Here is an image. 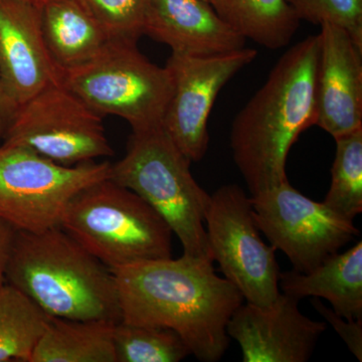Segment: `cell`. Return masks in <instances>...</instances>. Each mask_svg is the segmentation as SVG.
Wrapping results in <instances>:
<instances>
[{
  "instance_id": "1",
  "label": "cell",
  "mask_w": 362,
  "mask_h": 362,
  "mask_svg": "<svg viewBox=\"0 0 362 362\" xmlns=\"http://www.w3.org/2000/svg\"><path fill=\"white\" fill-rule=\"evenodd\" d=\"M112 272L122 322L175 331L199 361L223 358L230 345L226 325L244 297L213 262L183 254Z\"/></svg>"
},
{
  "instance_id": "2",
  "label": "cell",
  "mask_w": 362,
  "mask_h": 362,
  "mask_svg": "<svg viewBox=\"0 0 362 362\" xmlns=\"http://www.w3.org/2000/svg\"><path fill=\"white\" fill-rule=\"evenodd\" d=\"M319 52V35L293 45L233 120V160L252 195L288 180L290 149L305 130L315 125Z\"/></svg>"
},
{
  "instance_id": "3",
  "label": "cell",
  "mask_w": 362,
  "mask_h": 362,
  "mask_svg": "<svg viewBox=\"0 0 362 362\" xmlns=\"http://www.w3.org/2000/svg\"><path fill=\"white\" fill-rule=\"evenodd\" d=\"M6 279L49 317L122 320L113 272L61 226L16 230Z\"/></svg>"
},
{
  "instance_id": "4",
  "label": "cell",
  "mask_w": 362,
  "mask_h": 362,
  "mask_svg": "<svg viewBox=\"0 0 362 362\" xmlns=\"http://www.w3.org/2000/svg\"><path fill=\"white\" fill-rule=\"evenodd\" d=\"M59 226L111 270L173 257L168 223L142 197L110 178L76 194Z\"/></svg>"
},
{
  "instance_id": "5",
  "label": "cell",
  "mask_w": 362,
  "mask_h": 362,
  "mask_svg": "<svg viewBox=\"0 0 362 362\" xmlns=\"http://www.w3.org/2000/svg\"><path fill=\"white\" fill-rule=\"evenodd\" d=\"M190 164L162 128L132 132L126 156L111 164L110 180L160 214L180 240L183 254L213 262L204 226L211 194L194 180Z\"/></svg>"
},
{
  "instance_id": "6",
  "label": "cell",
  "mask_w": 362,
  "mask_h": 362,
  "mask_svg": "<svg viewBox=\"0 0 362 362\" xmlns=\"http://www.w3.org/2000/svg\"><path fill=\"white\" fill-rule=\"evenodd\" d=\"M62 83L99 115L124 119L132 132L161 128L173 89L168 68L129 40H108L90 61L63 70Z\"/></svg>"
},
{
  "instance_id": "7",
  "label": "cell",
  "mask_w": 362,
  "mask_h": 362,
  "mask_svg": "<svg viewBox=\"0 0 362 362\" xmlns=\"http://www.w3.org/2000/svg\"><path fill=\"white\" fill-rule=\"evenodd\" d=\"M110 171L108 161L62 165L28 147L0 143V218L18 232L59 226L71 199L110 178Z\"/></svg>"
},
{
  "instance_id": "8",
  "label": "cell",
  "mask_w": 362,
  "mask_h": 362,
  "mask_svg": "<svg viewBox=\"0 0 362 362\" xmlns=\"http://www.w3.org/2000/svg\"><path fill=\"white\" fill-rule=\"evenodd\" d=\"M207 245L223 277L247 303L270 306L280 295L276 251L262 239L251 199L237 185H223L211 195L206 216Z\"/></svg>"
},
{
  "instance_id": "9",
  "label": "cell",
  "mask_w": 362,
  "mask_h": 362,
  "mask_svg": "<svg viewBox=\"0 0 362 362\" xmlns=\"http://www.w3.org/2000/svg\"><path fill=\"white\" fill-rule=\"evenodd\" d=\"M2 143L28 147L66 166L114 154L103 117L63 83L47 88L18 106Z\"/></svg>"
},
{
  "instance_id": "10",
  "label": "cell",
  "mask_w": 362,
  "mask_h": 362,
  "mask_svg": "<svg viewBox=\"0 0 362 362\" xmlns=\"http://www.w3.org/2000/svg\"><path fill=\"white\" fill-rule=\"evenodd\" d=\"M250 199L259 232L301 273L313 270L359 235L354 220L312 201L288 180Z\"/></svg>"
},
{
  "instance_id": "11",
  "label": "cell",
  "mask_w": 362,
  "mask_h": 362,
  "mask_svg": "<svg viewBox=\"0 0 362 362\" xmlns=\"http://www.w3.org/2000/svg\"><path fill=\"white\" fill-rule=\"evenodd\" d=\"M256 49L213 56L173 52L166 68L173 78V94L161 128L192 162L201 161L209 148V114L223 86L256 59Z\"/></svg>"
},
{
  "instance_id": "12",
  "label": "cell",
  "mask_w": 362,
  "mask_h": 362,
  "mask_svg": "<svg viewBox=\"0 0 362 362\" xmlns=\"http://www.w3.org/2000/svg\"><path fill=\"white\" fill-rule=\"evenodd\" d=\"M299 301L280 293L270 306L240 304L226 333L239 343L244 362H306L327 324L312 320Z\"/></svg>"
},
{
  "instance_id": "13",
  "label": "cell",
  "mask_w": 362,
  "mask_h": 362,
  "mask_svg": "<svg viewBox=\"0 0 362 362\" xmlns=\"http://www.w3.org/2000/svg\"><path fill=\"white\" fill-rule=\"evenodd\" d=\"M62 78L45 42L39 4L0 0V82L13 110Z\"/></svg>"
},
{
  "instance_id": "14",
  "label": "cell",
  "mask_w": 362,
  "mask_h": 362,
  "mask_svg": "<svg viewBox=\"0 0 362 362\" xmlns=\"http://www.w3.org/2000/svg\"><path fill=\"white\" fill-rule=\"evenodd\" d=\"M320 26L315 125L337 138L362 127V47L339 26Z\"/></svg>"
},
{
  "instance_id": "15",
  "label": "cell",
  "mask_w": 362,
  "mask_h": 362,
  "mask_svg": "<svg viewBox=\"0 0 362 362\" xmlns=\"http://www.w3.org/2000/svg\"><path fill=\"white\" fill-rule=\"evenodd\" d=\"M144 35L175 54L213 56L246 47L207 0H149Z\"/></svg>"
},
{
  "instance_id": "16",
  "label": "cell",
  "mask_w": 362,
  "mask_h": 362,
  "mask_svg": "<svg viewBox=\"0 0 362 362\" xmlns=\"http://www.w3.org/2000/svg\"><path fill=\"white\" fill-rule=\"evenodd\" d=\"M279 288L283 294L303 299L324 298L338 315L362 319V242L337 252L308 273L281 272Z\"/></svg>"
},
{
  "instance_id": "17",
  "label": "cell",
  "mask_w": 362,
  "mask_h": 362,
  "mask_svg": "<svg viewBox=\"0 0 362 362\" xmlns=\"http://www.w3.org/2000/svg\"><path fill=\"white\" fill-rule=\"evenodd\" d=\"M39 6L45 42L62 70L90 61L109 40L78 0H47Z\"/></svg>"
},
{
  "instance_id": "18",
  "label": "cell",
  "mask_w": 362,
  "mask_h": 362,
  "mask_svg": "<svg viewBox=\"0 0 362 362\" xmlns=\"http://www.w3.org/2000/svg\"><path fill=\"white\" fill-rule=\"evenodd\" d=\"M114 326L49 317L30 362H116Z\"/></svg>"
},
{
  "instance_id": "19",
  "label": "cell",
  "mask_w": 362,
  "mask_h": 362,
  "mask_svg": "<svg viewBox=\"0 0 362 362\" xmlns=\"http://www.w3.org/2000/svg\"><path fill=\"white\" fill-rule=\"evenodd\" d=\"M244 39L275 51L289 45L300 20L286 0H207Z\"/></svg>"
},
{
  "instance_id": "20",
  "label": "cell",
  "mask_w": 362,
  "mask_h": 362,
  "mask_svg": "<svg viewBox=\"0 0 362 362\" xmlns=\"http://www.w3.org/2000/svg\"><path fill=\"white\" fill-rule=\"evenodd\" d=\"M49 318L13 285L0 286V362H30Z\"/></svg>"
},
{
  "instance_id": "21",
  "label": "cell",
  "mask_w": 362,
  "mask_h": 362,
  "mask_svg": "<svg viewBox=\"0 0 362 362\" xmlns=\"http://www.w3.org/2000/svg\"><path fill=\"white\" fill-rule=\"evenodd\" d=\"M337 152L324 204L354 220L362 213V127L334 138Z\"/></svg>"
},
{
  "instance_id": "22",
  "label": "cell",
  "mask_w": 362,
  "mask_h": 362,
  "mask_svg": "<svg viewBox=\"0 0 362 362\" xmlns=\"http://www.w3.org/2000/svg\"><path fill=\"white\" fill-rule=\"evenodd\" d=\"M116 362H178L192 354L182 338L168 328L121 322L114 326Z\"/></svg>"
},
{
  "instance_id": "23",
  "label": "cell",
  "mask_w": 362,
  "mask_h": 362,
  "mask_svg": "<svg viewBox=\"0 0 362 362\" xmlns=\"http://www.w3.org/2000/svg\"><path fill=\"white\" fill-rule=\"evenodd\" d=\"M109 40L137 42L144 35L149 0H78Z\"/></svg>"
},
{
  "instance_id": "24",
  "label": "cell",
  "mask_w": 362,
  "mask_h": 362,
  "mask_svg": "<svg viewBox=\"0 0 362 362\" xmlns=\"http://www.w3.org/2000/svg\"><path fill=\"white\" fill-rule=\"evenodd\" d=\"M300 21L330 23L349 33L362 47V0H286Z\"/></svg>"
},
{
  "instance_id": "25",
  "label": "cell",
  "mask_w": 362,
  "mask_h": 362,
  "mask_svg": "<svg viewBox=\"0 0 362 362\" xmlns=\"http://www.w3.org/2000/svg\"><path fill=\"white\" fill-rule=\"evenodd\" d=\"M314 308L328 323L334 328L349 351L362 361V319L347 320L328 308L316 298L312 301Z\"/></svg>"
},
{
  "instance_id": "26",
  "label": "cell",
  "mask_w": 362,
  "mask_h": 362,
  "mask_svg": "<svg viewBox=\"0 0 362 362\" xmlns=\"http://www.w3.org/2000/svg\"><path fill=\"white\" fill-rule=\"evenodd\" d=\"M16 233L13 226L0 218V286L6 283V267Z\"/></svg>"
},
{
  "instance_id": "27",
  "label": "cell",
  "mask_w": 362,
  "mask_h": 362,
  "mask_svg": "<svg viewBox=\"0 0 362 362\" xmlns=\"http://www.w3.org/2000/svg\"><path fill=\"white\" fill-rule=\"evenodd\" d=\"M13 108L9 104L8 100L4 94V88H2L1 82H0V141L4 137L9 121L13 114Z\"/></svg>"
},
{
  "instance_id": "28",
  "label": "cell",
  "mask_w": 362,
  "mask_h": 362,
  "mask_svg": "<svg viewBox=\"0 0 362 362\" xmlns=\"http://www.w3.org/2000/svg\"><path fill=\"white\" fill-rule=\"evenodd\" d=\"M28 1L33 2V4H42V2L47 1V0H28Z\"/></svg>"
}]
</instances>
